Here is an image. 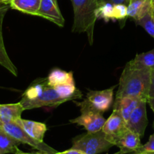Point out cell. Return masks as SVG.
I'll return each mask as SVG.
<instances>
[{
    "instance_id": "cell-17",
    "label": "cell",
    "mask_w": 154,
    "mask_h": 154,
    "mask_svg": "<svg viewBox=\"0 0 154 154\" xmlns=\"http://www.w3.org/2000/svg\"><path fill=\"white\" fill-rule=\"evenodd\" d=\"M42 0H12L11 8L27 14L37 16Z\"/></svg>"
},
{
    "instance_id": "cell-36",
    "label": "cell",
    "mask_w": 154,
    "mask_h": 154,
    "mask_svg": "<svg viewBox=\"0 0 154 154\" xmlns=\"http://www.w3.org/2000/svg\"><path fill=\"white\" fill-rule=\"evenodd\" d=\"M152 127H153V129H154V121H153V124H152Z\"/></svg>"
},
{
    "instance_id": "cell-7",
    "label": "cell",
    "mask_w": 154,
    "mask_h": 154,
    "mask_svg": "<svg viewBox=\"0 0 154 154\" xmlns=\"http://www.w3.org/2000/svg\"><path fill=\"white\" fill-rule=\"evenodd\" d=\"M127 130L128 129L125 120L119 112L113 110V113L106 120L102 128V131L105 134L107 139L115 146Z\"/></svg>"
},
{
    "instance_id": "cell-20",
    "label": "cell",
    "mask_w": 154,
    "mask_h": 154,
    "mask_svg": "<svg viewBox=\"0 0 154 154\" xmlns=\"http://www.w3.org/2000/svg\"><path fill=\"white\" fill-rule=\"evenodd\" d=\"M131 67L136 69H154V48L147 52L137 54L134 59L128 62Z\"/></svg>"
},
{
    "instance_id": "cell-28",
    "label": "cell",
    "mask_w": 154,
    "mask_h": 154,
    "mask_svg": "<svg viewBox=\"0 0 154 154\" xmlns=\"http://www.w3.org/2000/svg\"><path fill=\"white\" fill-rule=\"evenodd\" d=\"M9 8H11L10 5L5 4V3L0 2V17L5 16L6 13Z\"/></svg>"
},
{
    "instance_id": "cell-25",
    "label": "cell",
    "mask_w": 154,
    "mask_h": 154,
    "mask_svg": "<svg viewBox=\"0 0 154 154\" xmlns=\"http://www.w3.org/2000/svg\"><path fill=\"white\" fill-rule=\"evenodd\" d=\"M134 153L138 154H154V134L149 136L146 144L140 146Z\"/></svg>"
},
{
    "instance_id": "cell-12",
    "label": "cell",
    "mask_w": 154,
    "mask_h": 154,
    "mask_svg": "<svg viewBox=\"0 0 154 154\" xmlns=\"http://www.w3.org/2000/svg\"><path fill=\"white\" fill-rule=\"evenodd\" d=\"M119 151L115 154H125L135 152L141 146L140 137L130 130H127L116 142Z\"/></svg>"
},
{
    "instance_id": "cell-33",
    "label": "cell",
    "mask_w": 154,
    "mask_h": 154,
    "mask_svg": "<svg viewBox=\"0 0 154 154\" xmlns=\"http://www.w3.org/2000/svg\"><path fill=\"white\" fill-rule=\"evenodd\" d=\"M1 2L5 3V4H8V5H10L11 2H12V0H0Z\"/></svg>"
},
{
    "instance_id": "cell-4",
    "label": "cell",
    "mask_w": 154,
    "mask_h": 154,
    "mask_svg": "<svg viewBox=\"0 0 154 154\" xmlns=\"http://www.w3.org/2000/svg\"><path fill=\"white\" fill-rule=\"evenodd\" d=\"M113 145L106 138L102 129L96 132H87L72 140L71 148L81 150L86 154H99L108 151Z\"/></svg>"
},
{
    "instance_id": "cell-22",
    "label": "cell",
    "mask_w": 154,
    "mask_h": 154,
    "mask_svg": "<svg viewBox=\"0 0 154 154\" xmlns=\"http://www.w3.org/2000/svg\"><path fill=\"white\" fill-rule=\"evenodd\" d=\"M113 9L114 5L110 2L99 4L96 10L97 19H103L108 22L110 20H113Z\"/></svg>"
},
{
    "instance_id": "cell-21",
    "label": "cell",
    "mask_w": 154,
    "mask_h": 154,
    "mask_svg": "<svg viewBox=\"0 0 154 154\" xmlns=\"http://www.w3.org/2000/svg\"><path fill=\"white\" fill-rule=\"evenodd\" d=\"M21 144L0 126V154H14Z\"/></svg>"
},
{
    "instance_id": "cell-1",
    "label": "cell",
    "mask_w": 154,
    "mask_h": 154,
    "mask_svg": "<svg viewBox=\"0 0 154 154\" xmlns=\"http://www.w3.org/2000/svg\"><path fill=\"white\" fill-rule=\"evenodd\" d=\"M151 69H136L127 63L119 78L116 98H139L146 100L150 84Z\"/></svg>"
},
{
    "instance_id": "cell-8",
    "label": "cell",
    "mask_w": 154,
    "mask_h": 154,
    "mask_svg": "<svg viewBox=\"0 0 154 154\" xmlns=\"http://www.w3.org/2000/svg\"><path fill=\"white\" fill-rule=\"evenodd\" d=\"M147 124L146 100H141L126 121V127L128 130L134 132L142 138L144 135Z\"/></svg>"
},
{
    "instance_id": "cell-16",
    "label": "cell",
    "mask_w": 154,
    "mask_h": 154,
    "mask_svg": "<svg viewBox=\"0 0 154 154\" xmlns=\"http://www.w3.org/2000/svg\"><path fill=\"white\" fill-rule=\"evenodd\" d=\"M5 17H0V66L7 69L14 76H18V69L8 55L2 35V24Z\"/></svg>"
},
{
    "instance_id": "cell-6",
    "label": "cell",
    "mask_w": 154,
    "mask_h": 154,
    "mask_svg": "<svg viewBox=\"0 0 154 154\" xmlns=\"http://www.w3.org/2000/svg\"><path fill=\"white\" fill-rule=\"evenodd\" d=\"M0 126L7 132L8 135L13 137L14 139L21 142V144H28L33 148L39 150L41 153L54 154L57 153L56 150L50 147L44 141H39L31 138L16 122H11V123H2Z\"/></svg>"
},
{
    "instance_id": "cell-13",
    "label": "cell",
    "mask_w": 154,
    "mask_h": 154,
    "mask_svg": "<svg viewBox=\"0 0 154 154\" xmlns=\"http://www.w3.org/2000/svg\"><path fill=\"white\" fill-rule=\"evenodd\" d=\"M16 123L30 135L31 138H34L39 141H43L44 136L47 131V126L45 123L33 120L19 119Z\"/></svg>"
},
{
    "instance_id": "cell-34",
    "label": "cell",
    "mask_w": 154,
    "mask_h": 154,
    "mask_svg": "<svg viewBox=\"0 0 154 154\" xmlns=\"http://www.w3.org/2000/svg\"><path fill=\"white\" fill-rule=\"evenodd\" d=\"M32 154H50V153H41V152H39V153H32Z\"/></svg>"
},
{
    "instance_id": "cell-30",
    "label": "cell",
    "mask_w": 154,
    "mask_h": 154,
    "mask_svg": "<svg viewBox=\"0 0 154 154\" xmlns=\"http://www.w3.org/2000/svg\"><path fill=\"white\" fill-rule=\"evenodd\" d=\"M146 103L149 104L150 108L154 112V98H151V97L147 98V99H146Z\"/></svg>"
},
{
    "instance_id": "cell-29",
    "label": "cell",
    "mask_w": 154,
    "mask_h": 154,
    "mask_svg": "<svg viewBox=\"0 0 154 154\" xmlns=\"http://www.w3.org/2000/svg\"><path fill=\"white\" fill-rule=\"evenodd\" d=\"M58 154H86L84 152L81 151V150H76V149L70 148L69 150H66L63 152H57Z\"/></svg>"
},
{
    "instance_id": "cell-37",
    "label": "cell",
    "mask_w": 154,
    "mask_h": 154,
    "mask_svg": "<svg viewBox=\"0 0 154 154\" xmlns=\"http://www.w3.org/2000/svg\"><path fill=\"white\" fill-rule=\"evenodd\" d=\"M54 154H58V153H54Z\"/></svg>"
},
{
    "instance_id": "cell-9",
    "label": "cell",
    "mask_w": 154,
    "mask_h": 154,
    "mask_svg": "<svg viewBox=\"0 0 154 154\" xmlns=\"http://www.w3.org/2000/svg\"><path fill=\"white\" fill-rule=\"evenodd\" d=\"M105 121L102 114L96 111L83 112L76 118L69 120L70 123L83 126L88 132H96L101 130Z\"/></svg>"
},
{
    "instance_id": "cell-19",
    "label": "cell",
    "mask_w": 154,
    "mask_h": 154,
    "mask_svg": "<svg viewBox=\"0 0 154 154\" xmlns=\"http://www.w3.org/2000/svg\"><path fill=\"white\" fill-rule=\"evenodd\" d=\"M47 81L48 84L53 87L67 83H75L72 72H68L60 69H54L51 70L47 77Z\"/></svg>"
},
{
    "instance_id": "cell-2",
    "label": "cell",
    "mask_w": 154,
    "mask_h": 154,
    "mask_svg": "<svg viewBox=\"0 0 154 154\" xmlns=\"http://www.w3.org/2000/svg\"><path fill=\"white\" fill-rule=\"evenodd\" d=\"M66 101L59 96L54 88L48 84L47 78L33 81L22 95L20 102L25 110L42 107H56Z\"/></svg>"
},
{
    "instance_id": "cell-3",
    "label": "cell",
    "mask_w": 154,
    "mask_h": 154,
    "mask_svg": "<svg viewBox=\"0 0 154 154\" xmlns=\"http://www.w3.org/2000/svg\"><path fill=\"white\" fill-rule=\"evenodd\" d=\"M74 12L73 32H85L88 42L92 45L94 41V29L97 20L96 10L98 0H70Z\"/></svg>"
},
{
    "instance_id": "cell-24",
    "label": "cell",
    "mask_w": 154,
    "mask_h": 154,
    "mask_svg": "<svg viewBox=\"0 0 154 154\" xmlns=\"http://www.w3.org/2000/svg\"><path fill=\"white\" fill-rule=\"evenodd\" d=\"M128 17V8L124 4L114 5L113 9V20H124Z\"/></svg>"
},
{
    "instance_id": "cell-31",
    "label": "cell",
    "mask_w": 154,
    "mask_h": 154,
    "mask_svg": "<svg viewBox=\"0 0 154 154\" xmlns=\"http://www.w3.org/2000/svg\"><path fill=\"white\" fill-rule=\"evenodd\" d=\"M151 16H152V19L154 20V0H152V8H151Z\"/></svg>"
},
{
    "instance_id": "cell-14",
    "label": "cell",
    "mask_w": 154,
    "mask_h": 154,
    "mask_svg": "<svg viewBox=\"0 0 154 154\" xmlns=\"http://www.w3.org/2000/svg\"><path fill=\"white\" fill-rule=\"evenodd\" d=\"M24 111L25 109L20 102L14 104H0V124L16 122L21 118Z\"/></svg>"
},
{
    "instance_id": "cell-15",
    "label": "cell",
    "mask_w": 154,
    "mask_h": 154,
    "mask_svg": "<svg viewBox=\"0 0 154 154\" xmlns=\"http://www.w3.org/2000/svg\"><path fill=\"white\" fill-rule=\"evenodd\" d=\"M127 8L128 17L137 22L150 12L152 0H131Z\"/></svg>"
},
{
    "instance_id": "cell-18",
    "label": "cell",
    "mask_w": 154,
    "mask_h": 154,
    "mask_svg": "<svg viewBox=\"0 0 154 154\" xmlns=\"http://www.w3.org/2000/svg\"><path fill=\"white\" fill-rule=\"evenodd\" d=\"M60 98L67 101H73L75 99H82V93L79 89L75 87V83H67L54 87Z\"/></svg>"
},
{
    "instance_id": "cell-27",
    "label": "cell",
    "mask_w": 154,
    "mask_h": 154,
    "mask_svg": "<svg viewBox=\"0 0 154 154\" xmlns=\"http://www.w3.org/2000/svg\"><path fill=\"white\" fill-rule=\"evenodd\" d=\"M131 0H98V4H102L104 2H110L113 5L124 4L128 6Z\"/></svg>"
},
{
    "instance_id": "cell-32",
    "label": "cell",
    "mask_w": 154,
    "mask_h": 154,
    "mask_svg": "<svg viewBox=\"0 0 154 154\" xmlns=\"http://www.w3.org/2000/svg\"><path fill=\"white\" fill-rule=\"evenodd\" d=\"M14 154H32V153H25V152H23L22 150H20L19 148L17 150V151L15 152Z\"/></svg>"
},
{
    "instance_id": "cell-23",
    "label": "cell",
    "mask_w": 154,
    "mask_h": 154,
    "mask_svg": "<svg viewBox=\"0 0 154 154\" xmlns=\"http://www.w3.org/2000/svg\"><path fill=\"white\" fill-rule=\"evenodd\" d=\"M135 23L136 24L143 27L149 35L154 38V20L151 16L150 12Z\"/></svg>"
},
{
    "instance_id": "cell-35",
    "label": "cell",
    "mask_w": 154,
    "mask_h": 154,
    "mask_svg": "<svg viewBox=\"0 0 154 154\" xmlns=\"http://www.w3.org/2000/svg\"><path fill=\"white\" fill-rule=\"evenodd\" d=\"M125 154H138V153H136L134 152H132V153H125Z\"/></svg>"
},
{
    "instance_id": "cell-5",
    "label": "cell",
    "mask_w": 154,
    "mask_h": 154,
    "mask_svg": "<svg viewBox=\"0 0 154 154\" xmlns=\"http://www.w3.org/2000/svg\"><path fill=\"white\" fill-rule=\"evenodd\" d=\"M114 87L104 90H90L83 101L75 102L81 113L96 111L103 114L109 110L113 102Z\"/></svg>"
},
{
    "instance_id": "cell-10",
    "label": "cell",
    "mask_w": 154,
    "mask_h": 154,
    "mask_svg": "<svg viewBox=\"0 0 154 154\" xmlns=\"http://www.w3.org/2000/svg\"><path fill=\"white\" fill-rule=\"evenodd\" d=\"M37 17L45 18L60 27L64 26V18L60 12L57 0H42Z\"/></svg>"
},
{
    "instance_id": "cell-26",
    "label": "cell",
    "mask_w": 154,
    "mask_h": 154,
    "mask_svg": "<svg viewBox=\"0 0 154 154\" xmlns=\"http://www.w3.org/2000/svg\"><path fill=\"white\" fill-rule=\"evenodd\" d=\"M154 98V69H151L150 72V84H149L148 98Z\"/></svg>"
},
{
    "instance_id": "cell-11",
    "label": "cell",
    "mask_w": 154,
    "mask_h": 154,
    "mask_svg": "<svg viewBox=\"0 0 154 154\" xmlns=\"http://www.w3.org/2000/svg\"><path fill=\"white\" fill-rule=\"evenodd\" d=\"M141 100H144V99L131 97V96L116 98L113 103V110L119 112L126 123L131 114L138 106Z\"/></svg>"
}]
</instances>
